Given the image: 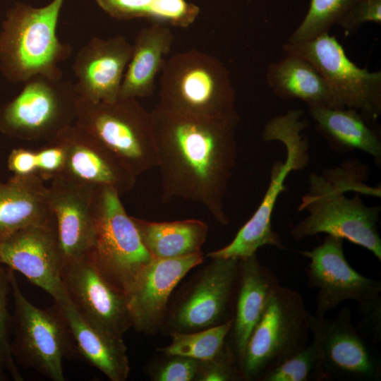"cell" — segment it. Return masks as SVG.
<instances>
[{"mask_svg":"<svg viewBox=\"0 0 381 381\" xmlns=\"http://www.w3.org/2000/svg\"><path fill=\"white\" fill-rule=\"evenodd\" d=\"M151 113L163 201L198 202L220 224H227L224 199L237 160L238 112L203 118L157 104Z\"/></svg>","mask_w":381,"mask_h":381,"instance_id":"obj_1","label":"cell"},{"mask_svg":"<svg viewBox=\"0 0 381 381\" xmlns=\"http://www.w3.org/2000/svg\"><path fill=\"white\" fill-rule=\"evenodd\" d=\"M356 163L349 162L322 174L309 175L308 190L298 207L308 214L290 234L296 241L319 234L346 239L381 261L380 206H367L358 194L380 198V188L364 183L358 169L354 171Z\"/></svg>","mask_w":381,"mask_h":381,"instance_id":"obj_2","label":"cell"},{"mask_svg":"<svg viewBox=\"0 0 381 381\" xmlns=\"http://www.w3.org/2000/svg\"><path fill=\"white\" fill-rule=\"evenodd\" d=\"M65 0L42 7L16 2L8 9L0 31V71L10 82L25 83L37 75L63 77L59 65L72 54L56 34Z\"/></svg>","mask_w":381,"mask_h":381,"instance_id":"obj_3","label":"cell"},{"mask_svg":"<svg viewBox=\"0 0 381 381\" xmlns=\"http://www.w3.org/2000/svg\"><path fill=\"white\" fill-rule=\"evenodd\" d=\"M302 109H291L270 119L265 125L262 139L280 142L286 149L284 161L275 162L271 169L266 192L252 217L226 246L207 254L210 258H246L265 246L284 248L279 235L272 228V213L285 181L292 171L305 169L309 162L308 140L303 135L306 122Z\"/></svg>","mask_w":381,"mask_h":381,"instance_id":"obj_4","label":"cell"},{"mask_svg":"<svg viewBox=\"0 0 381 381\" xmlns=\"http://www.w3.org/2000/svg\"><path fill=\"white\" fill-rule=\"evenodd\" d=\"M160 73L161 107L203 118L237 112L230 73L217 57L196 49L179 52L165 60Z\"/></svg>","mask_w":381,"mask_h":381,"instance_id":"obj_5","label":"cell"},{"mask_svg":"<svg viewBox=\"0 0 381 381\" xmlns=\"http://www.w3.org/2000/svg\"><path fill=\"white\" fill-rule=\"evenodd\" d=\"M13 299L11 351L15 361L52 381L66 380L63 362L78 358L61 307L40 308L25 296L14 271L8 268Z\"/></svg>","mask_w":381,"mask_h":381,"instance_id":"obj_6","label":"cell"},{"mask_svg":"<svg viewBox=\"0 0 381 381\" xmlns=\"http://www.w3.org/2000/svg\"><path fill=\"white\" fill-rule=\"evenodd\" d=\"M75 124L111 150L136 177L157 167L152 115L138 99L92 102L79 98Z\"/></svg>","mask_w":381,"mask_h":381,"instance_id":"obj_7","label":"cell"},{"mask_svg":"<svg viewBox=\"0 0 381 381\" xmlns=\"http://www.w3.org/2000/svg\"><path fill=\"white\" fill-rule=\"evenodd\" d=\"M309 313L298 291L278 286L238 361L243 380L261 381L308 344Z\"/></svg>","mask_w":381,"mask_h":381,"instance_id":"obj_8","label":"cell"},{"mask_svg":"<svg viewBox=\"0 0 381 381\" xmlns=\"http://www.w3.org/2000/svg\"><path fill=\"white\" fill-rule=\"evenodd\" d=\"M20 92L0 107V132L26 141L50 142L77 116L75 84L63 77L35 75Z\"/></svg>","mask_w":381,"mask_h":381,"instance_id":"obj_9","label":"cell"},{"mask_svg":"<svg viewBox=\"0 0 381 381\" xmlns=\"http://www.w3.org/2000/svg\"><path fill=\"white\" fill-rule=\"evenodd\" d=\"M286 54L300 56L320 73L339 108L358 111L370 124L381 114V71L358 67L329 32L312 40L282 45Z\"/></svg>","mask_w":381,"mask_h":381,"instance_id":"obj_10","label":"cell"},{"mask_svg":"<svg viewBox=\"0 0 381 381\" xmlns=\"http://www.w3.org/2000/svg\"><path fill=\"white\" fill-rule=\"evenodd\" d=\"M120 196L111 187L99 186L95 236L90 253L106 277L127 294L152 258Z\"/></svg>","mask_w":381,"mask_h":381,"instance_id":"obj_11","label":"cell"},{"mask_svg":"<svg viewBox=\"0 0 381 381\" xmlns=\"http://www.w3.org/2000/svg\"><path fill=\"white\" fill-rule=\"evenodd\" d=\"M308 328L319 358L316 380H380V361L353 325L348 307L333 318L310 311Z\"/></svg>","mask_w":381,"mask_h":381,"instance_id":"obj_12","label":"cell"},{"mask_svg":"<svg viewBox=\"0 0 381 381\" xmlns=\"http://www.w3.org/2000/svg\"><path fill=\"white\" fill-rule=\"evenodd\" d=\"M61 279L71 305L85 321L123 338L131 327L126 294L106 277L90 252L64 260Z\"/></svg>","mask_w":381,"mask_h":381,"instance_id":"obj_13","label":"cell"},{"mask_svg":"<svg viewBox=\"0 0 381 381\" xmlns=\"http://www.w3.org/2000/svg\"><path fill=\"white\" fill-rule=\"evenodd\" d=\"M344 239L327 235L322 243L300 253L310 260L307 284L317 289V316H324L341 303L353 300L358 308L381 299V282L355 270L347 262Z\"/></svg>","mask_w":381,"mask_h":381,"instance_id":"obj_14","label":"cell"},{"mask_svg":"<svg viewBox=\"0 0 381 381\" xmlns=\"http://www.w3.org/2000/svg\"><path fill=\"white\" fill-rule=\"evenodd\" d=\"M194 279L170 319L171 332H191L231 319L240 259L211 258Z\"/></svg>","mask_w":381,"mask_h":381,"instance_id":"obj_15","label":"cell"},{"mask_svg":"<svg viewBox=\"0 0 381 381\" xmlns=\"http://www.w3.org/2000/svg\"><path fill=\"white\" fill-rule=\"evenodd\" d=\"M63 262L55 221L24 227L0 241V264L21 273L58 305L69 301L61 279Z\"/></svg>","mask_w":381,"mask_h":381,"instance_id":"obj_16","label":"cell"},{"mask_svg":"<svg viewBox=\"0 0 381 381\" xmlns=\"http://www.w3.org/2000/svg\"><path fill=\"white\" fill-rule=\"evenodd\" d=\"M48 186L64 261L90 251L95 231V207L99 186L65 174L54 176Z\"/></svg>","mask_w":381,"mask_h":381,"instance_id":"obj_17","label":"cell"},{"mask_svg":"<svg viewBox=\"0 0 381 381\" xmlns=\"http://www.w3.org/2000/svg\"><path fill=\"white\" fill-rule=\"evenodd\" d=\"M203 259L202 251L177 258H152L126 294L131 327L144 334L157 332L164 320L171 293Z\"/></svg>","mask_w":381,"mask_h":381,"instance_id":"obj_18","label":"cell"},{"mask_svg":"<svg viewBox=\"0 0 381 381\" xmlns=\"http://www.w3.org/2000/svg\"><path fill=\"white\" fill-rule=\"evenodd\" d=\"M132 52L133 44L123 35L92 37L78 50L73 63L79 98L92 102L117 99Z\"/></svg>","mask_w":381,"mask_h":381,"instance_id":"obj_19","label":"cell"},{"mask_svg":"<svg viewBox=\"0 0 381 381\" xmlns=\"http://www.w3.org/2000/svg\"><path fill=\"white\" fill-rule=\"evenodd\" d=\"M54 140L66 151L63 174L85 183L111 187L121 195L134 188L137 177L111 150L76 124Z\"/></svg>","mask_w":381,"mask_h":381,"instance_id":"obj_20","label":"cell"},{"mask_svg":"<svg viewBox=\"0 0 381 381\" xmlns=\"http://www.w3.org/2000/svg\"><path fill=\"white\" fill-rule=\"evenodd\" d=\"M279 285L277 276L261 264L256 254L240 259L232 325L227 336L230 338L227 344L237 362L253 329Z\"/></svg>","mask_w":381,"mask_h":381,"instance_id":"obj_21","label":"cell"},{"mask_svg":"<svg viewBox=\"0 0 381 381\" xmlns=\"http://www.w3.org/2000/svg\"><path fill=\"white\" fill-rule=\"evenodd\" d=\"M44 181L38 174L0 181V241L24 227L55 221Z\"/></svg>","mask_w":381,"mask_h":381,"instance_id":"obj_22","label":"cell"},{"mask_svg":"<svg viewBox=\"0 0 381 381\" xmlns=\"http://www.w3.org/2000/svg\"><path fill=\"white\" fill-rule=\"evenodd\" d=\"M174 40L170 26L164 23L152 22L150 26L139 30L123 75L119 97L138 99L153 94L155 78L162 69Z\"/></svg>","mask_w":381,"mask_h":381,"instance_id":"obj_23","label":"cell"},{"mask_svg":"<svg viewBox=\"0 0 381 381\" xmlns=\"http://www.w3.org/2000/svg\"><path fill=\"white\" fill-rule=\"evenodd\" d=\"M59 306L70 327L78 356L111 381L126 380L130 365L123 339L111 336L85 321L70 301Z\"/></svg>","mask_w":381,"mask_h":381,"instance_id":"obj_24","label":"cell"},{"mask_svg":"<svg viewBox=\"0 0 381 381\" xmlns=\"http://www.w3.org/2000/svg\"><path fill=\"white\" fill-rule=\"evenodd\" d=\"M266 79L274 95L282 99L301 100L308 108H339L320 73L300 56L286 54L270 63Z\"/></svg>","mask_w":381,"mask_h":381,"instance_id":"obj_25","label":"cell"},{"mask_svg":"<svg viewBox=\"0 0 381 381\" xmlns=\"http://www.w3.org/2000/svg\"><path fill=\"white\" fill-rule=\"evenodd\" d=\"M315 129L337 152L362 151L381 163V140L378 133L356 110L349 108L309 107Z\"/></svg>","mask_w":381,"mask_h":381,"instance_id":"obj_26","label":"cell"},{"mask_svg":"<svg viewBox=\"0 0 381 381\" xmlns=\"http://www.w3.org/2000/svg\"><path fill=\"white\" fill-rule=\"evenodd\" d=\"M141 241L154 259L177 258L201 252L208 235L199 219L154 222L131 217Z\"/></svg>","mask_w":381,"mask_h":381,"instance_id":"obj_27","label":"cell"},{"mask_svg":"<svg viewBox=\"0 0 381 381\" xmlns=\"http://www.w3.org/2000/svg\"><path fill=\"white\" fill-rule=\"evenodd\" d=\"M109 16L117 20L145 18L178 28L190 26L200 7L187 0H95Z\"/></svg>","mask_w":381,"mask_h":381,"instance_id":"obj_28","label":"cell"},{"mask_svg":"<svg viewBox=\"0 0 381 381\" xmlns=\"http://www.w3.org/2000/svg\"><path fill=\"white\" fill-rule=\"evenodd\" d=\"M232 318L222 324L191 332H171V343L158 351L206 361L217 356L226 347Z\"/></svg>","mask_w":381,"mask_h":381,"instance_id":"obj_29","label":"cell"},{"mask_svg":"<svg viewBox=\"0 0 381 381\" xmlns=\"http://www.w3.org/2000/svg\"><path fill=\"white\" fill-rule=\"evenodd\" d=\"M357 0H310L308 10L288 42L299 43L329 32Z\"/></svg>","mask_w":381,"mask_h":381,"instance_id":"obj_30","label":"cell"},{"mask_svg":"<svg viewBox=\"0 0 381 381\" xmlns=\"http://www.w3.org/2000/svg\"><path fill=\"white\" fill-rule=\"evenodd\" d=\"M11 293L8 268L0 264V371L15 381L23 380L11 351L12 315L8 309Z\"/></svg>","mask_w":381,"mask_h":381,"instance_id":"obj_31","label":"cell"},{"mask_svg":"<svg viewBox=\"0 0 381 381\" xmlns=\"http://www.w3.org/2000/svg\"><path fill=\"white\" fill-rule=\"evenodd\" d=\"M319 358L312 341L268 372L261 381L316 380Z\"/></svg>","mask_w":381,"mask_h":381,"instance_id":"obj_32","label":"cell"},{"mask_svg":"<svg viewBox=\"0 0 381 381\" xmlns=\"http://www.w3.org/2000/svg\"><path fill=\"white\" fill-rule=\"evenodd\" d=\"M150 370L155 381H193L196 377L201 361L181 356L165 355Z\"/></svg>","mask_w":381,"mask_h":381,"instance_id":"obj_33","label":"cell"},{"mask_svg":"<svg viewBox=\"0 0 381 381\" xmlns=\"http://www.w3.org/2000/svg\"><path fill=\"white\" fill-rule=\"evenodd\" d=\"M242 380L236 358L228 344L215 358L201 361L197 381H234Z\"/></svg>","mask_w":381,"mask_h":381,"instance_id":"obj_34","label":"cell"},{"mask_svg":"<svg viewBox=\"0 0 381 381\" xmlns=\"http://www.w3.org/2000/svg\"><path fill=\"white\" fill-rule=\"evenodd\" d=\"M367 22L381 25V0H357L337 25L344 32L351 33Z\"/></svg>","mask_w":381,"mask_h":381,"instance_id":"obj_35","label":"cell"},{"mask_svg":"<svg viewBox=\"0 0 381 381\" xmlns=\"http://www.w3.org/2000/svg\"><path fill=\"white\" fill-rule=\"evenodd\" d=\"M47 145L35 150L37 174L44 181L63 174L66 163V151L64 145L53 140Z\"/></svg>","mask_w":381,"mask_h":381,"instance_id":"obj_36","label":"cell"},{"mask_svg":"<svg viewBox=\"0 0 381 381\" xmlns=\"http://www.w3.org/2000/svg\"><path fill=\"white\" fill-rule=\"evenodd\" d=\"M361 315L359 329L367 335L373 342L377 344L381 341V299L358 308Z\"/></svg>","mask_w":381,"mask_h":381,"instance_id":"obj_37","label":"cell"},{"mask_svg":"<svg viewBox=\"0 0 381 381\" xmlns=\"http://www.w3.org/2000/svg\"><path fill=\"white\" fill-rule=\"evenodd\" d=\"M7 167L13 175L37 174L35 150L23 147L13 149L8 156Z\"/></svg>","mask_w":381,"mask_h":381,"instance_id":"obj_38","label":"cell"},{"mask_svg":"<svg viewBox=\"0 0 381 381\" xmlns=\"http://www.w3.org/2000/svg\"><path fill=\"white\" fill-rule=\"evenodd\" d=\"M6 377L5 375H4L1 371H0V379L1 380V378H4Z\"/></svg>","mask_w":381,"mask_h":381,"instance_id":"obj_39","label":"cell"}]
</instances>
